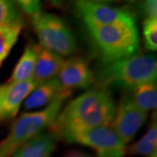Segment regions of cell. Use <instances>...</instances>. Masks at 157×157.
<instances>
[{"label": "cell", "mask_w": 157, "mask_h": 157, "mask_svg": "<svg viewBox=\"0 0 157 157\" xmlns=\"http://www.w3.org/2000/svg\"><path fill=\"white\" fill-rule=\"evenodd\" d=\"M3 90H4V86H0V120L2 116V103H3Z\"/></svg>", "instance_id": "cell-23"}, {"label": "cell", "mask_w": 157, "mask_h": 157, "mask_svg": "<svg viewBox=\"0 0 157 157\" xmlns=\"http://www.w3.org/2000/svg\"><path fill=\"white\" fill-rule=\"evenodd\" d=\"M58 138L52 132L41 133L23 144L11 157H51L55 150Z\"/></svg>", "instance_id": "cell-12"}, {"label": "cell", "mask_w": 157, "mask_h": 157, "mask_svg": "<svg viewBox=\"0 0 157 157\" xmlns=\"http://www.w3.org/2000/svg\"><path fill=\"white\" fill-rule=\"evenodd\" d=\"M143 36L147 50L157 49V18L147 17L143 22Z\"/></svg>", "instance_id": "cell-19"}, {"label": "cell", "mask_w": 157, "mask_h": 157, "mask_svg": "<svg viewBox=\"0 0 157 157\" xmlns=\"http://www.w3.org/2000/svg\"><path fill=\"white\" fill-rule=\"evenodd\" d=\"M19 21V15L12 0H0V27L12 25Z\"/></svg>", "instance_id": "cell-18"}, {"label": "cell", "mask_w": 157, "mask_h": 157, "mask_svg": "<svg viewBox=\"0 0 157 157\" xmlns=\"http://www.w3.org/2000/svg\"><path fill=\"white\" fill-rule=\"evenodd\" d=\"M56 78L63 89L71 92L74 88L88 87L94 75L84 59L75 57L65 60Z\"/></svg>", "instance_id": "cell-9"}, {"label": "cell", "mask_w": 157, "mask_h": 157, "mask_svg": "<svg viewBox=\"0 0 157 157\" xmlns=\"http://www.w3.org/2000/svg\"><path fill=\"white\" fill-rule=\"evenodd\" d=\"M34 31L40 46L62 57L69 56L76 50V40L61 18L50 13L33 16Z\"/></svg>", "instance_id": "cell-5"}, {"label": "cell", "mask_w": 157, "mask_h": 157, "mask_svg": "<svg viewBox=\"0 0 157 157\" xmlns=\"http://www.w3.org/2000/svg\"><path fill=\"white\" fill-rule=\"evenodd\" d=\"M36 86L37 85L33 78L21 82L8 83L4 86L1 119L14 117L18 112L23 101Z\"/></svg>", "instance_id": "cell-10"}, {"label": "cell", "mask_w": 157, "mask_h": 157, "mask_svg": "<svg viewBox=\"0 0 157 157\" xmlns=\"http://www.w3.org/2000/svg\"><path fill=\"white\" fill-rule=\"evenodd\" d=\"M86 26L99 48L103 64L133 56L138 50L139 35L135 21Z\"/></svg>", "instance_id": "cell-4"}, {"label": "cell", "mask_w": 157, "mask_h": 157, "mask_svg": "<svg viewBox=\"0 0 157 157\" xmlns=\"http://www.w3.org/2000/svg\"><path fill=\"white\" fill-rule=\"evenodd\" d=\"M87 1H91V2H94V3H108V2H111L113 0H87Z\"/></svg>", "instance_id": "cell-24"}, {"label": "cell", "mask_w": 157, "mask_h": 157, "mask_svg": "<svg viewBox=\"0 0 157 157\" xmlns=\"http://www.w3.org/2000/svg\"><path fill=\"white\" fill-rule=\"evenodd\" d=\"M147 113L136 107L132 98L126 95L121 98L110 126L117 133L124 143L132 140L145 123Z\"/></svg>", "instance_id": "cell-7"}, {"label": "cell", "mask_w": 157, "mask_h": 157, "mask_svg": "<svg viewBox=\"0 0 157 157\" xmlns=\"http://www.w3.org/2000/svg\"><path fill=\"white\" fill-rule=\"evenodd\" d=\"M69 95L70 94H62L44 109L25 113L17 118L8 135L0 142V157H11L23 144L50 128L61 111L64 101Z\"/></svg>", "instance_id": "cell-3"}, {"label": "cell", "mask_w": 157, "mask_h": 157, "mask_svg": "<svg viewBox=\"0 0 157 157\" xmlns=\"http://www.w3.org/2000/svg\"><path fill=\"white\" fill-rule=\"evenodd\" d=\"M62 138L91 147L98 157H123L126 155V144L110 125L73 132Z\"/></svg>", "instance_id": "cell-6"}, {"label": "cell", "mask_w": 157, "mask_h": 157, "mask_svg": "<svg viewBox=\"0 0 157 157\" xmlns=\"http://www.w3.org/2000/svg\"><path fill=\"white\" fill-rule=\"evenodd\" d=\"M156 58L153 54H135L102 64L94 76L97 88L108 86L134 89L147 82H155Z\"/></svg>", "instance_id": "cell-2"}, {"label": "cell", "mask_w": 157, "mask_h": 157, "mask_svg": "<svg viewBox=\"0 0 157 157\" xmlns=\"http://www.w3.org/2000/svg\"><path fill=\"white\" fill-rule=\"evenodd\" d=\"M36 45H28L17 61L8 83L21 82L32 79L33 76L38 49Z\"/></svg>", "instance_id": "cell-14"}, {"label": "cell", "mask_w": 157, "mask_h": 157, "mask_svg": "<svg viewBox=\"0 0 157 157\" xmlns=\"http://www.w3.org/2000/svg\"><path fill=\"white\" fill-rule=\"evenodd\" d=\"M21 30V23L0 27V67L16 44Z\"/></svg>", "instance_id": "cell-17"}, {"label": "cell", "mask_w": 157, "mask_h": 157, "mask_svg": "<svg viewBox=\"0 0 157 157\" xmlns=\"http://www.w3.org/2000/svg\"><path fill=\"white\" fill-rule=\"evenodd\" d=\"M76 10L85 24L93 25H107L121 22L135 21L127 11L113 8L101 3L87 0H76Z\"/></svg>", "instance_id": "cell-8"}, {"label": "cell", "mask_w": 157, "mask_h": 157, "mask_svg": "<svg viewBox=\"0 0 157 157\" xmlns=\"http://www.w3.org/2000/svg\"><path fill=\"white\" fill-rule=\"evenodd\" d=\"M38 56L34 68L33 79L37 86L56 78L62 65L64 58L52 51L45 49L40 45L37 46Z\"/></svg>", "instance_id": "cell-11"}, {"label": "cell", "mask_w": 157, "mask_h": 157, "mask_svg": "<svg viewBox=\"0 0 157 157\" xmlns=\"http://www.w3.org/2000/svg\"><path fill=\"white\" fill-rule=\"evenodd\" d=\"M21 7L23 11L31 15H35L40 12V0H12Z\"/></svg>", "instance_id": "cell-20"}, {"label": "cell", "mask_w": 157, "mask_h": 157, "mask_svg": "<svg viewBox=\"0 0 157 157\" xmlns=\"http://www.w3.org/2000/svg\"><path fill=\"white\" fill-rule=\"evenodd\" d=\"M132 100L136 107L147 113L155 109L157 106V86L155 82L141 84L133 89Z\"/></svg>", "instance_id": "cell-16"}, {"label": "cell", "mask_w": 157, "mask_h": 157, "mask_svg": "<svg viewBox=\"0 0 157 157\" xmlns=\"http://www.w3.org/2000/svg\"><path fill=\"white\" fill-rule=\"evenodd\" d=\"M115 107L110 91L96 87L70 101L59 112L50 132L62 138L73 132L110 125Z\"/></svg>", "instance_id": "cell-1"}, {"label": "cell", "mask_w": 157, "mask_h": 157, "mask_svg": "<svg viewBox=\"0 0 157 157\" xmlns=\"http://www.w3.org/2000/svg\"><path fill=\"white\" fill-rule=\"evenodd\" d=\"M65 94L71 93L62 88L58 78H52L37 86L25 99L24 107L25 109H33L39 107H44L49 105L57 98Z\"/></svg>", "instance_id": "cell-13"}, {"label": "cell", "mask_w": 157, "mask_h": 157, "mask_svg": "<svg viewBox=\"0 0 157 157\" xmlns=\"http://www.w3.org/2000/svg\"><path fill=\"white\" fill-rule=\"evenodd\" d=\"M64 157H91L87 155L86 154H84L82 152L77 151V150H72V151L67 152Z\"/></svg>", "instance_id": "cell-22"}, {"label": "cell", "mask_w": 157, "mask_h": 157, "mask_svg": "<svg viewBox=\"0 0 157 157\" xmlns=\"http://www.w3.org/2000/svg\"><path fill=\"white\" fill-rule=\"evenodd\" d=\"M144 10L149 18H157V0H146Z\"/></svg>", "instance_id": "cell-21"}, {"label": "cell", "mask_w": 157, "mask_h": 157, "mask_svg": "<svg viewBox=\"0 0 157 157\" xmlns=\"http://www.w3.org/2000/svg\"><path fill=\"white\" fill-rule=\"evenodd\" d=\"M126 154L130 155H143L151 157L157 154V125L155 117L148 130L140 140L126 147Z\"/></svg>", "instance_id": "cell-15"}]
</instances>
